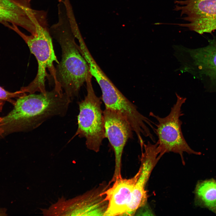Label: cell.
Wrapping results in <instances>:
<instances>
[{
    "mask_svg": "<svg viewBox=\"0 0 216 216\" xmlns=\"http://www.w3.org/2000/svg\"><path fill=\"white\" fill-rule=\"evenodd\" d=\"M208 42L191 53L198 77L207 87L216 88V35Z\"/></svg>",
    "mask_w": 216,
    "mask_h": 216,
    "instance_id": "8fae6325",
    "label": "cell"
},
{
    "mask_svg": "<svg viewBox=\"0 0 216 216\" xmlns=\"http://www.w3.org/2000/svg\"><path fill=\"white\" fill-rule=\"evenodd\" d=\"M71 99L62 89L55 87L38 94H25L19 97L13 110L2 118L3 124L33 130L50 118L64 116Z\"/></svg>",
    "mask_w": 216,
    "mask_h": 216,
    "instance_id": "7a4b0ae2",
    "label": "cell"
},
{
    "mask_svg": "<svg viewBox=\"0 0 216 216\" xmlns=\"http://www.w3.org/2000/svg\"><path fill=\"white\" fill-rule=\"evenodd\" d=\"M31 0H0V23L9 28L20 26L32 35L36 33L34 22L35 10Z\"/></svg>",
    "mask_w": 216,
    "mask_h": 216,
    "instance_id": "9c48e42d",
    "label": "cell"
},
{
    "mask_svg": "<svg viewBox=\"0 0 216 216\" xmlns=\"http://www.w3.org/2000/svg\"><path fill=\"white\" fill-rule=\"evenodd\" d=\"M138 172L132 178H116L113 185L104 191L108 202L104 216H124L133 188L138 177Z\"/></svg>",
    "mask_w": 216,
    "mask_h": 216,
    "instance_id": "30bf717a",
    "label": "cell"
},
{
    "mask_svg": "<svg viewBox=\"0 0 216 216\" xmlns=\"http://www.w3.org/2000/svg\"><path fill=\"white\" fill-rule=\"evenodd\" d=\"M7 209L5 208H0V216H5L7 215Z\"/></svg>",
    "mask_w": 216,
    "mask_h": 216,
    "instance_id": "9a60e30c",
    "label": "cell"
},
{
    "mask_svg": "<svg viewBox=\"0 0 216 216\" xmlns=\"http://www.w3.org/2000/svg\"><path fill=\"white\" fill-rule=\"evenodd\" d=\"M58 21L50 28L52 37L60 45L62 58L55 71V85H59L71 99L78 94L90 74L88 64L76 44L64 6L58 8Z\"/></svg>",
    "mask_w": 216,
    "mask_h": 216,
    "instance_id": "6da1fadb",
    "label": "cell"
},
{
    "mask_svg": "<svg viewBox=\"0 0 216 216\" xmlns=\"http://www.w3.org/2000/svg\"><path fill=\"white\" fill-rule=\"evenodd\" d=\"M194 192L196 204L216 214V180L212 178L199 181Z\"/></svg>",
    "mask_w": 216,
    "mask_h": 216,
    "instance_id": "4fadbf2b",
    "label": "cell"
},
{
    "mask_svg": "<svg viewBox=\"0 0 216 216\" xmlns=\"http://www.w3.org/2000/svg\"><path fill=\"white\" fill-rule=\"evenodd\" d=\"M92 76L90 74L86 82L87 94L84 100L79 103L78 127L75 134L84 137L87 147L98 152L105 136L102 102L94 91Z\"/></svg>",
    "mask_w": 216,
    "mask_h": 216,
    "instance_id": "277c9868",
    "label": "cell"
},
{
    "mask_svg": "<svg viewBox=\"0 0 216 216\" xmlns=\"http://www.w3.org/2000/svg\"><path fill=\"white\" fill-rule=\"evenodd\" d=\"M109 185L101 184L67 200L62 197L48 208L49 213L50 215L104 216L108 202L104 192Z\"/></svg>",
    "mask_w": 216,
    "mask_h": 216,
    "instance_id": "8992f818",
    "label": "cell"
},
{
    "mask_svg": "<svg viewBox=\"0 0 216 216\" xmlns=\"http://www.w3.org/2000/svg\"><path fill=\"white\" fill-rule=\"evenodd\" d=\"M173 10L180 11L185 24L175 23L202 34L216 30V0H175Z\"/></svg>",
    "mask_w": 216,
    "mask_h": 216,
    "instance_id": "52a82bcc",
    "label": "cell"
},
{
    "mask_svg": "<svg viewBox=\"0 0 216 216\" xmlns=\"http://www.w3.org/2000/svg\"><path fill=\"white\" fill-rule=\"evenodd\" d=\"M3 104L4 103L3 100H0V111H1L2 109Z\"/></svg>",
    "mask_w": 216,
    "mask_h": 216,
    "instance_id": "e0dca14e",
    "label": "cell"
},
{
    "mask_svg": "<svg viewBox=\"0 0 216 216\" xmlns=\"http://www.w3.org/2000/svg\"><path fill=\"white\" fill-rule=\"evenodd\" d=\"M34 22L36 28L35 35H27L22 32L18 26L14 25L11 28L24 40L30 51L35 56L38 63V72L33 80L27 86L21 89L23 93H34L36 92H45V81L48 69L55 80V71L53 62L58 64L55 54L47 19V14L43 13L37 15Z\"/></svg>",
    "mask_w": 216,
    "mask_h": 216,
    "instance_id": "3957f363",
    "label": "cell"
},
{
    "mask_svg": "<svg viewBox=\"0 0 216 216\" xmlns=\"http://www.w3.org/2000/svg\"><path fill=\"white\" fill-rule=\"evenodd\" d=\"M21 90L15 92H11L5 90L2 87L0 86V100H7L12 102L14 104V101L11 98L15 97H19L24 95Z\"/></svg>",
    "mask_w": 216,
    "mask_h": 216,
    "instance_id": "5bb4252c",
    "label": "cell"
},
{
    "mask_svg": "<svg viewBox=\"0 0 216 216\" xmlns=\"http://www.w3.org/2000/svg\"><path fill=\"white\" fill-rule=\"evenodd\" d=\"M176 95V102L166 116L161 117L152 112L150 113L158 122L154 130L158 137L157 142L160 158L170 152L179 154L182 158L184 152L196 155L201 154L190 148L183 135L181 129L182 123L180 117L182 115V107L186 98L177 93Z\"/></svg>",
    "mask_w": 216,
    "mask_h": 216,
    "instance_id": "5b68a950",
    "label": "cell"
},
{
    "mask_svg": "<svg viewBox=\"0 0 216 216\" xmlns=\"http://www.w3.org/2000/svg\"><path fill=\"white\" fill-rule=\"evenodd\" d=\"M105 137L113 149L115 157V170L111 182L122 177L121 162L126 143L133 137L132 128L129 122L116 112L105 109L103 112Z\"/></svg>",
    "mask_w": 216,
    "mask_h": 216,
    "instance_id": "ba28073f",
    "label": "cell"
},
{
    "mask_svg": "<svg viewBox=\"0 0 216 216\" xmlns=\"http://www.w3.org/2000/svg\"><path fill=\"white\" fill-rule=\"evenodd\" d=\"M3 125L2 118H0V136L4 132V130L2 128V126Z\"/></svg>",
    "mask_w": 216,
    "mask_h": 216,
    "instance_id": "2e32d148",
    "label": "cell"
},
{
    "mask_svg": "<svg viewBox=\"0 0 216 216\" xmlns=\"http://www.w3.org/2000/svg\"><path fill=\"white\" fill-rule=\"evenodd\" d=\"M154 168L153 165L150 162L143 161L141 163L138 172V177L124 216L135 215L139 208L146 205L147 200L146 186Z\"/></svg>",
    "mask_w": 216,
    "mask_h": 216,
    "instance_id": "7c38bea8",
    "label": "cell"
}]
</instances>
